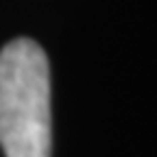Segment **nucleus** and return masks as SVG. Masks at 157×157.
Wrapping results in <instances>:
<instances>
[{"mask_svg": "<svg viewBox=\"0 0 157 157\" xmlns=\"http://www.w3.org/2000/svg\"><path fill=\"white\" fill-rule=\"evenodd\" d=\"M50 68L33 39L0 50V146L7 157H50Z\"/></svg>", "mask_w": 157, "mask_h": 157, "instance_id": "1", "label": "nucleus"}]
</instances>
